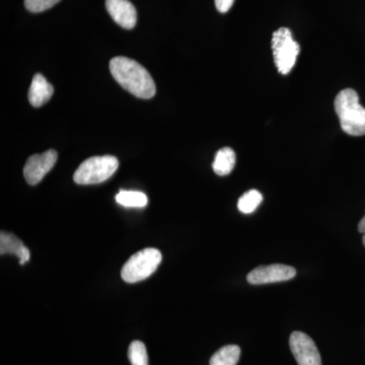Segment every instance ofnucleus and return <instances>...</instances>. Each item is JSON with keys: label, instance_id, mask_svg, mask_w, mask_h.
I'll use <instances>...</instances> for the list:
<instances>
[{"label": "nucleus", "instance_id": "14", "mask_svg": "<svg viewBox=\"0 0 365 365\" xmlns=\"http://www.w3.org/2000/svg\"><path fill=\"white\" fill-rule=\"evenodd\" d=\"M116 201L125 207L143 208L148 205V199L145 194L138 191H121L117 194Z\"/></svg>", "mask_w": 365, "mask_h": 365}, {"label": "nucleus", "instance_id": "3", "mask_svg": "<svg viewBox=\"0 0 365 365\" xmlns=\"http://www.w3.org/2000/svg\"><path fill=\"white\" fill-rule=\"evenodd\" d=\"M162 259V254L157 249L148 248L137 252L124 264L121 270L122 279L127 283L146 279L157 271Z\"/></svg>", "mask_w": 365, "mask_h": 365}, {"label": "nucleus", "instance_id": "18", "mask_svg": "<svg viewBox=\"0 0 365 365\" xmlns=\"http://www.w3.org/2000/svg\"><path fill=\"white\" fill-rule=\"evenodd\" d=\"M235 0H215V6L220 13L225 14L234 6Z\"/></svg>", "mask_w": 365, "mask_h": 365}, {"label": "nucleus", "instance_id": "12", "mask_svg": "<svg viewBox=\"0 0 365 365\" xmlns=\"http://www.w3.org/2000/svg\"><path fill=\"white\" fill-rule=\"evenodd\" d=\"M235 160V151L230 148H223L216 153L212 169L218 176H227L234 170Z\"/></svg>", "mask_w": 365, "mask_h": 365}, {"label": "nucleus", "instance_id": "8", "mask_svg": "<svg viewBox=\"0 0 365 365\" xmlns=\"http://www.w3.org/2000/svg\"><path fill=\"white\" fill-rule=\"evenodd\" d=\"M297 270L292 266L283 264H273L269 266H259L247 276L250 284L261 285L268 283L282 282L294 278Z\"/></svg>", "mask_w": 365, "mask_h": 365}, {"label": "nucleus", "instance_id": "1", "mask_svg": "<svg viewBox=\"0 0 365 365\" xmlns=\"http://www.w3.org/2000/svg\"><path fill=\"white\" fill-rule=\"evenodd\" d=\"M110 71L115 81L134 97L145 100L155 97V81L138 62L127 57H115L110 61Z\"/></svg>", "mask_w": 365, "mask_h": 365}, {"label": "nucleus", "instance_id": "11", "mask_svg": "<svg viewBox=\"0 0 365 365\" xmlns=\"http://www.w3.org/2000/svg\"><path fill=\"white\" fill-rule=\"evenodd\" d=\"M54 88L51 83H48L47 79L42 74H35L29 91V101L31 105L35 108H39L45 105L51 98Z\"/></svg>", "mask_w": 365, "mask_h": 365}, {"label": "nucleus", "instance_id": "4", "mask_svg": "<svg viewBox=\"0 0 365 365\" xmlns=\"http://www.w3.org/2000/svg\"><path fill=\"white\" fill-rule=\"evenodd\" d=\"M118 167V158L113 155L93 157L81 163L74 173L73 180L78 185L100 184L110 179Z\"/></svg>", "mask_w": 365, "mask_h": 365}, {"label": "nucleus", "instance_id": "16", "mask_svg": "<svg viewBox=\"0 0 365 365\" xmlns=\"http://www.w3.org/2000/svg\"><path fill=\"white\" fill-rule=\"evenodd\" d=\"M128 359L131 365H148L146 347L141 341H133L129 346Z\"/></svg>", "mask_w": 365, "mask_h": 365}, {"label": "nucleus", "instance_id": "19", "mask_svg": "<svg viewBox=\"0 0 365 365\" xmlns=\"http://www.w3.org/2000/svg\"><path fill=\"white\" fill-rule=\"evenodd\" d=\"M359 232L364 234V237H362V242H364V245L365 247V215L364 217L360 220L359 223Z\"/></svg>", "mask_w": 365, "mask_h": 365}, {"label": "nucleus", "instance_id": "15", "mask_svg": "<svg viewBox=\"0 0 365 365\" xmlns=\"http://www.w3.org/2000/svg\"><path fill=\"white\" fill-rule=\"evenodd\" d=\"M262 201H263V196H262L260 192L257 191V190H250L239 199L237 208L245 215H249V213L254 212L258 208Z\"/></svg>", "mask_w": 365, "mask_h": 365}, {"label": "nucleus", "instance_id": "6", "mask_svg": "<svg viewBox=\"0 0 365 365\" xmlns=\"http://www.w3.org/2000/svg\"><path fill=\"white\" fill-rule=\"evenodd\" d=\"M289 346L295 360L299 365H322L316 343L307 334L294 332L290 335Z\"/></svg>", "mask_w": 365, "mask_h": 365}, {"label": "nucleus", "instance_id": "17", "mask_svg": "<svg viewBox=\"0 0 365 365\" xmlns=\"http://www.w3.org/2000/svg\"><path fill=\"white\" fill-rule=\"evenodd\" d=\"M59 1L61 0H25V6L31 13L38 14L51 9Z\"/></svg>", "mask_w": 365, "mask_h": 365}, {"label": "nucleus", "instance_id": "2", "mask_svg": "<svg viewBox=\"0 0 365 365\" xmlns=\"http://www.w3.org/2000/svg\"><path fill=\"white\" fill-rule=\"evenodd\" d=\"M334 106L345 133L351 136L365 135V108L360 105L356 91L352 88L341 91Z\"/></svg>", "mask_w": 365, "mask_h": 365}, {"label": "nucleus", "instance_id": "13", "mask_svg": "<svg viewBox=\"0 0 365 365\" xmlns=\"http://www.w3.org/2000/svg\"><path fill=\"white\" fill-rule=\"evenodd\" d=\"M241 356V348L237 345H227L212 355L209 365H237Z\"/></svg>", "mask_w": 365, "mask_h": 365}, {"label": "nucleus", "instance_id": "7", "mask_svg": "<svg viewBox=\"0 0 365 365\" xmlns=\"http://www.w3.org/2000/svg\"><path fill=\"white\" fill-rule=\"evenodd\" d=\"M57 151L50 150L42 155H34L26 160L24 168V177L29 185L39 184L46 174L50 172L57 162Z\"/></svg>", "mask_w": 365, "mask_h": 365}, {"label": "nucleus", "instance_id": "5", "mask_svg": "<svg viewBox=\"0 0 365 365\" xmlns=\"http://www.w3.org/2000/svg\"><path fill=\"white\" fill-rule=\"evenodd\" d=\"M272 51L278 71L281 74L289 73L299 53V43L292 38L289 29L280 28L273 33Z\"/></svg>", "mask_w": 365, "mask_h": 365}, {"label": "nucleus", "instance_id": "10", "mask_svg": "<svg viewBox=\"0 0 365 365\" xmlns=\"http://www.w3.org/2000/svg\"><path fill=\"white\" fill-rule=\"evenodd\" d=\"M0 254H11L18 257L21 265L30 261V250L26 248L24 242L13 234L1 232L0 234Z\"/></svg>", "mask_w": 365, "mask_h": 365}, {"label": "nucleus", "instance_id": "9", "mask_svg": "<svg viewBox=\"0 0 365 365\" xmlns=\"http://www.w3.org/2000/svg\"><path fill=\"white\" fill-rule=\"evenodd\" d=\"M106 9L115 23L126 30L136 25V9L129 0H106Z\"/></svg>", "mask_w": 365, "mask_h": 365}]
</instances>
